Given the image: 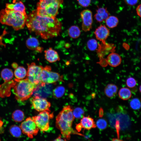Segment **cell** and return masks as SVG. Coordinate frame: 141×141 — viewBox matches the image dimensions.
<instances>
[{"instance_id": "obj_1", "label": "cell", "mask_w": 141, "mask_h": 141, "mask_svg": "<svg viewBox=\"0 0 141 141\" xmlns=\"http://www.w3.org/2000/svg\"><path fill=\"white\" fill-rule=\"evenodd\" d=\"M26 24L30 32H34L45 39L60 35L62 25L56 17L52 18L38 15L36 10L27 15Z\"/></svg>"}, {"instance_id": "obj_2", "label": "cell", "mask_w": 141, "mask_h": 141, "mask_svg": "<svg viewBox=\"0 0 141 141\" xmlns=\"http://www.w3.org/2000/svg\"><path fill=\"white\" fill-rule=\"evenodd\" d=\"M73 111L70 105L65 106L56 118V127L60 131L64 138L67 140L70 139L71 134L77 133L72 128L75 118Z\"/></svg>"}, {"instance_id": "obj_3", "label": "cell", "mask_w": 141, "mask_h": 141, "mask_svg": "<svg viewBox=\"0 0 141 141\" xmlns=\"http://www.w3.org/2000/svg\"><path fill=\"white\" fill-rule=\"evenodd\" d=\"M27 15L6 8L0 11V22L12 26L15 31L23 29L26 24Z\"/></svg>"}, {"instance_id": "obj_4", "label": "cell", "mask_w": 141, "mask_h": 141, "mask_svg": "<svg viewBox=\"0 0 141 141\" xmlns=\"http://www.w3.org/2000/svg\"><path fill=\"white\" fill-rule=\"evenodd\" d=\"M35 86L27 79H15L13 86V91L16 99L19 101L27 100L32 95Z\"/></svg>"}, {"instance_id": "obj_5", "label": "cell", "mask_w": 141, "mask_h": 141, "mask_svg": "<svg viewBox=\"0 0 141 141\" xmlns=\"http://www.w3.org/2000/svg\"><path fill=\"white\" fill-rule=\"evenodd\" d=\"M63 1V0H40L37 4V14L42 16L56 17Z\"/></svg>"}, {"instance_id": "obj_6", "label": "cell", "mask_w": 141, "mask_h": 141, "mask_svg": "<svg viewBox=\"0 0 141 141\" xmlns=\"http://www.w3.org/2000/svg\"><path fill=\"white\" fill-rule=\"evenodd\" d=\"M49 109L40 112L37 116L32 118L40 131L45 132L48 130L49 128V121L52 118L53 114Z\"/></svg>"}, {"instance_id": "obj_7", "label": "cell", "mask_w": 141, "mask_h": 141, "mask_svg": "<svg viewBox=\"0 0 141 141\" xmlns=\"http://www.w3.org/2000/svg\"><path fill=\"white\" fill-rule=\"evenodd\" d=\"M27 78L35 86L41 83V74L43 67L36 65L34 62L27 64Z\"/></svg>"}, {"instance_id": "obj_8", "label": "cell", "mask_w": 141, "mask_h": 141, "mask_svg": "<svg viewBox=\"0 0 141 141\" xmlns=\"http://www.w3.org/2000/svg\"><path fill=\"white\" fill-rule=\"evenodd\" d=\"M20 127L22 133L30 138L38 133L39 129L33 119L31 117L27 118L21 124Z\"/></svg>"}, {"instance_id": "obj_9", "label": "cell", "mask_w": 141, "mask_h": 141, "mask_svg": "<svg viewBox=\"0 0 141 141\" xmlns=\"http://www.w3.org/2000/svg\"><path fill=\"white\" fill-rule=\"evenodd\" d=\"M31 102L33 108L38 111L49 109L51 106L50 103L45 98L33 96Z\"/></svg>"}, {"instance_id": "obj_10", "label": "cell", "mask_w": 141, "mask_h": 141, "mask_svg": "<svg viewBox=\"0 0 141 141\" xmlns=\"http://www.w3.org/2000/svg\"><path fill=\"white\" fill-rule=\"evenodd\" d=\"M50 84L41 82L35 86L32 95L44 98L48 97L51 93L52 87Z\"/></svg>"}, {"instance_id": "obj_11", "label": "cell", "mask_w": 141, "mask_h": 141, "mask_svg": "<svg viewBox=\"0 0 141 141\" xmlns=\"http://www.w3.org/2000/svg\"><path fill=\"white\" fill-rule=\"evenodd\" d=\"M80 14L82 21V30L85 32L90 31L92 28L93 23L91 11L88 9H85L83 10Z\"/></svg>"}, {"instance_id": "obj_12", "label": "cell", "mask_w": 141, "mask_h": 141, "mask_svg": "<svg viewBox=\"0 0 141 141\" xmlns=\"http://www.w3.org/2000/svg\"><path fill=\"white\" fill-rule=\"evenodd\" d=\"M94 33L97 39L104 42L109 35L110 31L105 25H101L96 29Z\"/></svg>"}, {"instance_id": "obj_13", "label": "cell", "mask_w": 141, "mask_h": 141, "mask_svg": "<svg viewBox=\"0 0 141 141\" xmlns=\"http://www.w3.org/2000/svg\"><path fill=\"white\" fill-rule=\"evenodd\" d=\"M26 45L27 47L32 50H36L39 52H41L43 48L39 46V43L38 40L34 37H30L26 40Z\"/></svg>"}, {"instance_id": "obj_14", "label": "cell", "mask_w": 141, "mask_h": 141, "mask_svg": "<svg viewBox=\"0 0 141 141\" xmlns=\"http://www.w3.org/2000/svg\"><path fill=\"white\" fill-rule=\"evenodd\" d=\"M14 80L5 81L0 85V96L2 97L9 96L10 94V89L12 87Z\"/></svg>"}, {"instance_id": "obj_15", "label": "cell", "mask_w": 141, "mask_h": 141, "mask_svg": "<svg viewBox=\"0 0 141 141\" xmlns=\"http://www.w3.org/2000/svg\"><path fill=\"white\" fill-rule=\"evenodd\" d=\"M44 52L45 59L49 62H54L60 60L57 52L51 48L45 50Z\"/></svg>"}, {"instance_id": "obj_16", "label": "cell", "mask_w": 141, "mask_h": 141, "mask_svg": "<svg viewBox=\"0 0 141 141\" xmlns=\"http://www.w3.org/2000/svg\"><path fill=\"white\" fill-rule=\"evenodd\" d=\"M107 61L110 66L116 67L121 64V58L118 54L113 52L110 53L107 56Z\"/></svg>"}, {"instance_id": "obj_17", "label": "cell", "mask_w": 141, "mask_h": 141, "mask_svg": "<svg viewBox=\"0 0 141 141\" xmlns=\"http://www.w3.org/2000/svg\"><path fill=\"white\" fill-rule=\"evenodd\" d=\"M79 124L82 128L87 130L95 128L97 127L93 119L89 116L83 117Z\"/></svg>"}, {"instance_id": "obj_18", "label": "cell", "mask_w": 141, "mask_h": 141, "mask_svg": "<svg viewBox=\"0 0 141 141\" xmlns=\"http://www.w3.org/2000/svg\"><path fill=\"white\" fill-rule=\"evenodd\" d=\"M109 14L106 8H98L96 10V13L94 15V17L97 22H101L105 20L109 16Z\"/></svg>"}, {"instance_id": "obj_19", "label": "cell", "mask_w": 141, "mask_h": 141, "mask_svg": "<svg viewBox=\"0 0 141 141\" xmlns=\"http://www.w3.org/2000/svg\"><path fill=\"white\" fill-rule=\"evenodd\" d=\"M6 7L10 9L26 14L25 7L21 1H19L14 3H6Z\"/></svg>"}, {"instance_id": "obj_20", "label": "cell", "mask_w": 141, "mask_h": 141, "mask_svg": "<svg viewBox=\"0 0 141 141\" xmlns=\"http://www.w3.org/2000/svg\"><path fill=\"white\" fill-rule=\"evenodd\" d=\"M118 90V87L116 85L113 84H110L106 86L104 89V92L107 97L112 98L115 95Z\"/></svg>"}, {"instance_id": "obj_21", "label": "cell", "mask_w": 141, "mask_h": 141, "mask_svg": "<svg viewBox=\"0 0 141 141\" xmlns=\"http://www.w3.org/2000/svg\"><path fill=\"white\" fill-rule=\"evenodd\" d=\"M51 71V67L50 66H46L43 68L41 74V82L48 84L50 72Z\"/></svg>"}, {"instance_id": "obj_22", "label": "cell", "mask_w": 141, "mask_h": 141, "mask_svg": "<svg viewBox=\"0 0 141 141\" xmlns=\"http://www.w3.org/2000/svg\"><path fill=\"white\" fill-rule=\"evenodd\" d=\"M27 71L25 68L23 66L17 67L14 72V75L16 79H22L26 76Z\"/></svg>"}, {"instance_id": "obj_23", "label": "cell", "mask_w": 141, "mask_h": 141, "mask_svg": "<svg viewBox=\"0 0 141 141\" xmlns=\"http://www.w3.org/2000/svg\"><path fill=\"white\" fill-rule=\"evenodd\" d=\"M13 75L14 74L13 71L8 68L3 69L1 72V77L5 81L11 80Z\"/></svg>"}, {"instance_id": "obj_24", "label": "cell", "mask_w": 141, "mask_h": 141, "mask_svg": "<svg viewBox=\"0 0 141 141\" xmlns=\"http://www.w3.org/2000/svg\"><path fill=\"white\" fill-rule=\"evenodd\" d=\"M68 33L71 38L75 39L78 37L81 33L79 28L77 26L74 25L70 27L68 30Z\"/></svg>"}, {"instance_id": "obj_25", "label": "cell", "mask_w": 141, "mask_h": 141, "mask_svg": "<svg viewBox=\"0 0 141 141\" xmlns=\"http://www.w3.org/2000/svg\"><path fill=\"white\" fill-rule=\"evenodd\" d=\"M119 96L122 100H126L130 99L132 94L130 90L128 88L123 87L121 89L119 92Z\"/></svg>"}, {"instance_id": "obj_26", "label": "cell", "mask_w": 141, "mask_h": 141, "mask_svg": "<svg viewBox=\"0 0 141 141\" xmlns=\"http://www.w3.org/2000/svg\"><path fill=\"white\" fill-rule=\"evenodd\" d=\"M105 20L106 25L110 28H113L116 27L119 22L118 17L114 16H109Z\"/></svg>"}, {"instance_id": "obj_27", "label": "cell", "mask_w": 141, "mask_h": 141, "mask_svg": "<svg viewBox=\"0 0 141 141\" xmlns=\"http://www.w3.org/2000/svg\"><path fill=\"white\" fill-rule=\"evenodd\" d=\"M12 118L16 122H20L24 120V114L23 111L21 110H17L13 113Z\"/></svg>"}, {"instance_id": "obj_28", "label": "cell", "mask_w": 141, "mask_h": 141, "mask_svg": "<svg viewBox=\"0 0 141 141\" xmlns=\"http://www.w3.org/2000/svg\"><path fill=\"white\" fill-rule=\"evenodd\" d=\"M62 79L63 76H61L59 73L51 71L50 72L48 84H52L59 80L62 81Z\"/></svg>"}, {"instance_id": "obj_29", "label": "cell", "mask_w": 141, "mask_h": 141, "mask_svg": "<svg viewBox=\"0 0 141 141\" xmlns=\"http://www.w3.org/2000/svg\"><path fill=\"white\" fill-rule=\"evenodd\" d=\"M20 127L16 125H12L9 128V132L13 137L18 138L20 137L22 134Z\"/></svg>"}, {"instance_id": "obj_30", "label": "cell", "mask_w": 141, "mask_h": 141, "mask_svg": "<svg viewBox=\"0 0 141 141\" xmlns=\"http://www.w3.org/2000/svg\"><path fill=\"white\" fill-rule=\"evenodd\" d=\"M65 92V88L62 86H59L55 88L53 90L54 96L56 98L62 97Z\"/></svg>"}, {"instance_id": "obj_31", "label": "cell", "mask_w": 141, "mask_h": 141, "mask_svg": "<svg viewBox=\"0 0 141 141\" xmlns=\"http://www.w3.org/2000/svg\"><path fill=\"white\" fill-rule=\"evenodd\" d=\"M98 44L97 40L94 39L89 40L87 43V46L88 49L91 51L97 50Z\"/></svg>"}, {"instance_id": "obj_32", "label": "cell", "mask_w": 141, "mask_h": 141, "mask_svg": "<svg viewBox=\"0 0 141 141\" xmlns=\"http://www.w3.org/2000/svg\"><path fill=\"white\" fill-rule=\"evenodd\" d=\"M130 105L131 107L134 110L139 109L141 107L140 101L137 98L133 99L130 102Z\"/></svg>"}, {"instance_id": "obj_33", "label": "cell", "mask_w": 141, "mask_h": 141, "mask_svg": "<svg viewBox=\"0 0 141 141\" xmlns=\"http://www.w3.org/2000/svg\"><path fill=\"white\" fill-rule=\"evenodd\" d=\"M73 113L75 118L80 119L84 116V111L81 108L77 107L73 111Z\"/></svg>"}, {"instance_id": "obj_34", "label": "cell", "mask_w": 141, "mask_h": 141, "mask_svg": "<svg viewBox=\"0 0 141 141\" xmlns=\"http://www.w3.org/2000/svg\"><path fill=\"white\" fill-rule=\"evenodd\" d=\"M96 126L99 129L103 130L107 127V123L105 120L103 119H100L97 120L96 124Z\"/></svg>"}, {"instance_id": "obj_35", "label": "cell", "mask_w": 141, "mask_h": 141, "mask_svg": "<svg viewBox=\"0 0 141 141\" xmlns=\"http://www.w3.org/2000/svg\"><path fill=\"white\" fill-rule=\"evenodd\" d=\"M126 84L128 87L130 88H133L136 85L137 82L134 78L130 77L127 79Z\"/></svg>"}, {"instance_id": "obj_36", "label": "cell", "mask_w": 141, "mask_h": 141, "mask_svg": "<svg viewBox=\"0 0 141 141\" xmlns=\"http://www.w3.org/2000/svg\"><path fill=\"white\" fill-rule=\"evenodd\" d=\"M79 4L81 6L86 7L90 4L91 0H77Z\"/></svg>"}, {"instance_id": "obj_37", "label": "cell", "mask_w": 141, "mask_h": 141, "mask_svg": "<svg viewBox=\"0 0 141 141\" xmlns=\"http://www.w3.org/2000/svg\"><path fill=\"white\" fill-rule=\"evenodd\" d=\"M124 1L127 5L131 6L136 5L139 0H124Z\"/></svg>"}, {"instance_id": "obj_38", "label": "cell", "mask_w": 141, "mask_h": 141, "mask_svg": "<svg viewBox=\"0 0 141 141\" xmlns=\"http://www.w3.org/2000/svg\"><path fill=\"white\" fill-rule=\"evenodd\" d=\"M141 4L138 6L136 9V11L137 15L140 17H141Z\"/></svg>"}, {"instance_id": "obj_39", "label": "cell", "mask_w": 141, "mask_h": 141, "mask_svg": "<svg viewBox=\"0 0 141 141\" xmlns=\"http://www.w3.org/2000/svg\"><path fill=\"white\" fill-rule=\"evenodd\" d=\"M66 139H63L62 138L61 136H59L58 137L56 138L54 140L55 141H63V140H66Z\"/></svg>"}, {"instance_id": "obj_40", "label": "cell", "mask_w": 141, "mask_h": 141, "mask_svg": "<svg viewBox=\"0 0 141 141\" xmlns=\"http://www.w3.org/2000/svg\"><path fill=\"white\" fill-rule=\"evenodd\" d=\"M12 67L15 69L18 67V65L16 63H13L12 64Z\"/></svg>"}, {"instance_id": "obj_41", "label": "cell", "mask_w": 141, "mask_h": 141, "mask_svg": "<svg viewBox=\"0 0 141 141\" xmlns=\"http://www.w3.org/2000/svg\"><path fill=\"white\" fill-rule=\"evenodd\" d=\"M113 141H122V140H121L119 139L118 138H113L112 140Z\"/></svg>"}, {"instance_id": "obj_42", "label": "cell", "mask_w": 141, "mask_h": 141, "mask_svg": "<svg viewBox=\"0 0 141 141\" xmlns=\"http://www.w3.org/2000/svg\"><path fill=\"white\" fill-rule=\"evenodd\" d=\"M139 90L140 92H141V86H140L139 87Z\"/></svg>"}]
</instances>
